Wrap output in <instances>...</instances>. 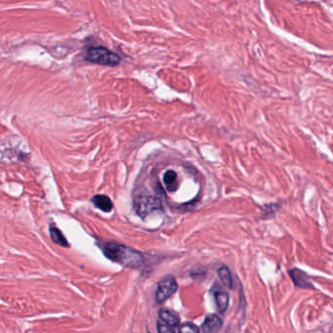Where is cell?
<instances>
[{
    "instance_id": "8",
    "label": "cell",
    "mask_w": 333,
    "mask_h": 333,
    "mask_svg": "<svg viewBox=\"0 0 333 333\" xmlns=\"http://www.w3.org/2000/svg\"><path fill=\"white\" fill-rule=\"evenodd\" d=\"M289 275L292 279V282L294 285L298 287L302 288H312V285L310 284L309 281L307 280V276L304 272L298 270V269H292L289 271Z\"/></svg>"
},
{
    "instance_id": "6",
    "label": "cell",
    "mask_w": 333,
    "mask_h": 333,
    "mask_svg": "<svg viewBox=\"0 0 333 333\" xmlns=\"http://www.w3.org/2000/svg\"><path fill=\"white\" fill-rule=\"evenodd\" d=\"M222 327H223L222 319L215 314H210L205 318L200 330L203 333H215L221 330Z\"/></svg>"
},
{
    "instance_id": "11",
    "label": "cell",
    "mask_w": 333,
    "mask_h": 333,
    "mask_svg": "<svg viewBox=\"0 0 333 333\" xmlns=\"http://www.w3.org/2000/svg\"><path fill=\"white\" fill-rule=\"evenodd\" d=\"M218 276L222 282V284L228 288H232L234 286V281L232 277L231 270L227 266H222L218 270Z\"/></svg>"
},
{
    "instance_id": "7",
    "label": "cell",
    "mask_w": 333,
    "mask_h": 333,
    "mask_svg": "<svg viewBox=\"0 0 333 333\" xmlns=\"http://www.w3.org/2000/svg\"><path fill=\"white\" fill-rule=\"evenodd\" d=\"M213 295H214L215 303H216L218 310L221 313L226 312V310L228 309L229 304H230L229 293L221 288H217L213 292Z\"/></svg>"
},
{
    "instance_id": "1",
    "label": "cell",
    "mask_w": 333,
    "mask_h": 333,
    "mask_svg": "<svg viewBox=\"0 0 333 333\" xmlns=\"http://www.w3.org/2000/svg\"><path fill=\"white\" fill-rule=\"evenodd\" d=\"M103 252L110 260L119 263L126 268L137 269L143 265L144 256L142 253L115 241L105 243L103 246Z\"/></svg>"
},
{
    "instance_id": "2",
    "label": "cell",
    "mask_w": 333,
    "mask_h": 333,
    "mask_svg": "<svg viewBox=\"0 0 333 333\" xmlns=\"http://www.w3.org/2000/svg\"><path fill=\"white\" fill-rule=\"evenodd\" d=\"M84 59L97 65L116 67L121 62V58L117 53L102 46L88 47L85 51Z\"/></svg>"
},
{
    "instance_id": "4",
    "label": "cell",
    "mask_w": 333,
    "mask_h": 333,
    "mask_svg": "<svg viewBox=\"0 0 333 333\" xmlns=\"http://www.w3.org/2000/svg\"><path fill=\"white\" fill-rule=\"evenodd\" d=\"M134 208L137 214L144 218L147 215L162 208V203L156 197L140 195L134 199Z\"/></svg>"
},
{
    "instance_id": "9",
    "label": "cell",
    "mask_w": 333,
    "mask_h": 333,
    "mask_svg": "<svg viewBox=\"0 0 333 333\" xmlns=\"http://www.w3.org/2000/svg\"><path fill=\"white\" fill-rule=\"evenodd\" d=\"M92 202L97 208L102 210L103 212H110L112 211L114 205L112 200L109 196L104 194H97L92 198Z\"/></svg>"
},
{
    "instance_id": "10",
    "label": "cell",
    "mask_w": 333,
    "mask_h": 333,
    "mask_svg": "<svg viewBox=\"0 0 333 333\" xmlns=\"http://www.w3.org/2000/svg\"><path fill=\"white\" fill-rule=\"evenodd\" d=\"M164 183H165V186L166 187L167 190L169 191H171V192L176 191L178 187H179L176 172L173 171V170L166 171L164 175Z\"/></svg>"
},
{
    "instance_id": "3",
    "label": "cell",
    "mask_w": 333,
    "mask_h": 333,
    "mask_svg": "<svg viewBox=\"0 0 333 333\" xmlns=\"http://www.w3.org/2000/svg\"><path fill=\"white\" fill-rule=\"evenodd\" d=\"M157 325L160 333H173L178 331L180 327V318L172 311L162 309L159 312V321Z\"/></svg>"
},
{
    "instance_id": "13",
    "label": "cell",
    "mask_w": 333,
    "mask_h": 333,
    "mask_svg": "<svg viewBox=\"0 0 333 333\" xmlns=\"http://www.w3.org/2000/svg\"><path fill=\"white\" fill-rule=\"evenodd\" d=\"M201 330L192 323H185L181 325L177 332L179 333H199Z\"/></svg>"
},
{
    "instance_id": "12",
    "label": "cell",
    "mask_w": 333,
    "mask_h": 333,
    "mask_svg": "<svg viewBox=\"0 0 333 333\" xmlns=\"http://www.w3.org/2000/svg\"><path fill=\"white\" fill-rule=\"evenodd\" d=\"M50 236H51V238L53 239V241L55 243H57L58 245L63 246V247H69L70 246L67 238H65V236L62 234V232L59 229H57L55 227H51L50 228Z\"/></svg>"
},
{
    "instance_id": "5",
    "label": "cell",
    "mask_w": 333,
    "mask_h": 333,
    "mask_svg": "<svg viewBox=\"0 0 333 333\" xmlns=\"http://www.w3.org/2000/svg\"><path fill=\"white\" fill-rule=\"evenodd\" d=\"M178 289V284L173 277L164 278L159 282L156 290V301L158 303H163L170 298Z\"/></svg>"
}]
</instances>
